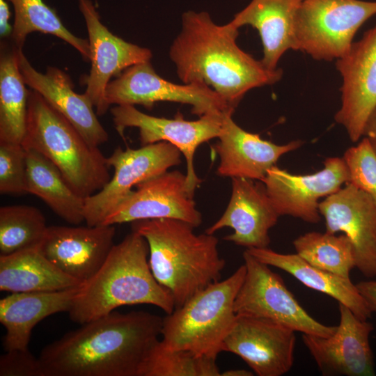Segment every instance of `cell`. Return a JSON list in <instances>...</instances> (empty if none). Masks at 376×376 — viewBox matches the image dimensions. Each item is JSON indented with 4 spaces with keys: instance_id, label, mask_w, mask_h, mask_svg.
Wrapping results in <instances>:
<instances>
[{
    "instance_id": "44dd1931",
    "label": "cell",
    "mask_w": 376,
    "mask_h": 376,
    "mask_svg": "<svg viewBox=\"0 0 376 376\" xmlns=\"http://www.w3.org/2000/svg\"><path fill=\"white\" fill-rule=\"evenodd\" d=\"M232 115L224 114L221 132L214 146L220 159L217 173L221 177L261 180L281 156L303 144L300 140L283 145L264 140L259 134L241 128Z\"/></svg>"
},
{
    "instance_id": "f546056e",
    "label": "cell",
    "mask_w": 376,
    "mask_h": 376,
    "mask_svg": "<svg viewBox=\"0 0 376 376\" xmlns=\"http://www.w3.org/2000/svg\"><path fill=\"white\" fill-rule=\"evenodd\" d=\"M296 253L311 265L350 279L356 267L352 244L345 235L308 232L293 242Z\"/></svg>"
},
{
    "instance_id": "8992f818",
    "label": "cell",
    "mask_w": 376,
    "mask_h": 376,
    "mask_svg": "<svg viewBox=\"0 0 376 376\" xmlns=\"http://www.w3.org/2000/svg\"><path fill=\"white\" fill-rule=\"evenodd\" d=\"M246 274L241 265L228 278L197 292L163 318L162 346L217 358L236 318L234 303Z\"/></svg>"
},
{
    "instance_id": "8fae6325",
    "label": "cell",
    "mask_w": 376,
    "mask_h": 376,
    "mask_svg": "<svg viewBox=\"0 0 376 376\" xmlns=\"http://www.w3.org/2000/svg\"><path fill=\"white\" fill-rule=\"evenodd\" d=\"M111 113L115 128L122 136L126 128L137 127L141 146L166 141L181 152L187 163V190L194 197L196 189L201 182L195 172V152L202 143L219 136L226 113L205 115L196 120H185L178 113L169 119L148 115L130 104L116 105L111 109Z\"/></svg>"
},
{
    "instance_id": "30bf717a",
    "label": "cell",
    "mask_w": 376,
    "mask_h": 376,
    "mask_svg": "<svg viewBox=\"0 0 376 376\" xmlns=\"http://www.w3.org/2000/svg\"><path fill=\"white\" fill-rule=\"evenodd\" d=\"M181 152L173 144L159 141L133 149L117 148L107 158L114 173L104 187L85 198L86 225H101L106 217L139 183L178 165Z\"/></svg>"
},
{
    "instance_id": "d6986e66",
    "label": "cell",
    "mask_w": 376,
    "mask_h": 376,
    "mask_svg": "<svg viewBox=\"0 0 376 376\" xmlns=\"http://www.w3.org/2000/svg\"><path fill=\"white\" fill-rule=\"evenodd\" d=\"M115 235L114 225L51 226L40 248L61 271L84 283L104 263Z\"/></svg>"
},
{
    "instance_id": "7a4b0ae2",
    "label": "cell",
    "mask_w": 376,
    "mask_h": 376,
    "mask_svg": "<svg viewBox=\"0 0 376 376\" xmlns=\"http://www.w3.org/2000/svg\"><path fill=\"white\" fill-rule=\"evenodd\" d=\"M238 29L218 25L207 12L189 10L182 15V29L169 56L184 84L201 82L235 109L250 90L278 82L281 68L269 70L236 43Z\"/></svg>"
},
{
    "instance_id": "cb8c5ba5",
    "label": "cell",
    "mask_w": 376,
    "mask_h": 376,
    "mask_svg": "<svg viewBox=\"0 0 376 376\" xmlns=\"http://www.w3.org/2000/svg\"><path fill=\"white\" fill-rule=\"evenodd\" d=\"M303 1L251 0L228 23L237 29L245 25L256 29L263 45L260 61L268 69L276 70L288 50H297L295 23Z\"/></svg>"
},
{
    "instance_id": "7c38bea8",
    "label": "cell",
    "mask_w": 376,
    "mask_h": 376,
    "mask_svg": "<svg viewBox=\"0 0 376 376\" xmlns=\"http://www.w3.org/2000/svg\"><path fill=\"white\" fill-rule=\"evenodd\" d=\"M324 168L314 173L296 175L278 167L268 170L260 181L265 186L279 216L289 215L310 224L321 219L319 200L339 190L350 180L343 157H329Z\"/></svg>"
},
{
    "instance_id": "5b68a950",
    "label": "cell",
    "mask_w": 376,
    "mask_h": 376,
    "mask_svg": "<svg viewBox=\"0 0 376 376\" xmlns=\"http://www.w3.org/2000/svg\"><path fill=\"white\" fill-rule=\"evenodd\" d=\"M26 149L39 152L60 171L78 195L87 198L109 181V166L99 147L91 146L75 127L38 92L29 91Z\"/></svg>"
},
{
    "instance_id": "4316f807",
    "label": "cell",
    "mask_w": 376,
    "mask_h": 376,
    "mask_svg": "<svg viewBox=\"0 0 376 376\" xmlns=\"http://www.w3.org/2000/svg\"><path fill=\"white\" fill-rule=\"evenodd\" d=\"M26 152V193L41 198L69 224L79 225L84 221L85 198L74 191L58 169L45 156L31 149Z\"/></svg>"
},
{
    "instance_id": "f1b7e54d",
    "label": "cell",
    "mask_w": 376,
    "mask_h": 376,
    "mask_svg": "<svg viewBox=\"0 0 376 376\" xmlns=\"http://www.w3.org/2000/svg\"><path fill=\"white\" fill-rule=\"evenodd\" d=\"M15 11L11 38L13 45L22 49L26 36L39 31L54 35L70 44L86 59H91L88 40L73 35L62 23L56 12L42 0H8Z\"/></svg>"
},
{
    "instance_id": "4fadbf2b",
    "label": "cell",
    "mask_w": 376,
    "mask_h": 376,
    "mask_svg": "<svg viewBox=\"0 0 376 376\" xmlns=\"http://www.w3.org/2000/svg\"><path fill=\"white\" fill-rule=\"evenodd\" d=\"M336 66L343 84L341 106L334 118L350 139L357 142L376 107V24L353 42L348 52L336 60Z\"/></svg>"
},
{
    "instance_id": "9c48e42d",
    "label": "cell",
    "mask_w": 376,
    "mask_h": 376,
    "mask_svg": "<svg viewBox=\"0 0 376 376\" xmlns=\"http://www.w3.org/2000/svg\"><path fill=\"white\" fill-rule=\"evenodd\" d=\"M105 99L109 107L139 104L150 109L157 102L186 104L199 117L235 111L205 84L172 83L157 75L150 61L128 68L110 81L106 88Z\"/></svg>"
},
{
    "instance_id": "e575fe53",
    "label": "cell",
    "mask_w": 376,
    "mask_h": 376,
    "mask_svg": "<svg viewBox=\"0 0 376 376\" xmlns=\"http://www.w3.org/2000/svg\"><path fill=\"white\" fill-rule=\"evenodd\" d=\"M0 376H43L39 358L29 350H12L0 357Z\"/></svg>"
},
{
    "instance_id": "52a82bcc",
    "label": "cell",
    "mask_w": 376,
    "mask_h": 376,
    "mask_svg": "<svg viewBox=\"0 0 376 376\" xmlns=\"http://www.w3.org/2000/svg\"><path fill=\"white\" fill-rule=\"evenodd\" d=\"M376 15V1L304 0L295 23L297 50L318 61L343 56L359 29Z\"/></svg>"
},
{
    "instance_id": "e0dca14e",
    "label": "cell",
    "mask_w": 376,
    "mask_h": 376,
    "mask_svg": "<svg viewBox=\"0 0 376 376\" xmlns=\"http://www.w3.org/2000/svg\"><path fill=\"white\" fill-rule=\"evenodd\" d=\"M78 3L86 22L91 48V68L85 79L84 93L95 108L97 115L101 116L109 108L105 92L111 78L132 65L150 61L152 52L111 33L101 22L91 0H78Z\"/></svg>"
},
{
    "instance_id": "603a6c76",
    "label": "cell",
    "mask_w": 376,
    "mask_h": 376,
    "mask_svg": "<svg viewBox=\"0 0 376 376\" xmlns=\"http://www.w3.org/2000/svg\"><path fill=\"white\" fill-rule=\"evenodd\" d=\"M79 286L56 291L12 292L1 299L0 322L6 329L4 350L28 349L33 327L51 315L68 313Z\"/></svg>"
},
{
    "instance_id": "ac0fdd59",
    "label": "cell",
    "mask_w": 376,
    "mask_h": 376,
    "mask_svg": "<svg viewBox=\"0 0 376 376\" xmlns=\"http://www.w3.org/2000/svg\"><path fill=\"white\" fill-rule=\"evenodd\" d=\"M345 187L319 203L326 232L343 233L350 240L356 268L368 279L376 278V201L366 192Z\"/></svg>"
},
{
    "instance_id": "9a60e30c",
    "label": "cell",
    "mask_w": 376,
    "mask_h": 376,
    "mask_svg": "<svg viewBox=\"0 0 376 376\" xmlns=\"http://www.w3.org/2000/svg\"><path fill=\"white\" fill-rule=\"evenodd\" d=\"M295 331L272 321L237 315L223 352L240 357L258 376H281L294 363Z\"/></svg>"
},
{
    "instance_id": "277c9868",
    "label": "cell",
    "mask_w": 376,
    "mask_h": 376,
    "mask_svg": "<svg viewBox=\"0 0 376 376\" xmlns=\"http://www.w3.org/2000/svg\"><path fill=\"white\" fill-rule=\"evenodd\" d=\"M194 228L175 219L132 222V230L147 241L152 273L171 294L175 308L219 281L226 265L219 254L218 239L206 233L196 235Z\"/></svg>"
},
{
    "instance_id": "3957f363",
    "label": "cell",
    "mask_w": 376,
    "mask_h": 376,
    "mask_svg": "<svg viewBox=\"0 0 376 376\" xmlns=\"http://www.w3.org/2000/svg\"><path fill=\"white\" fill-rule=\"evenodd\" d=\"M146 239L132 231L111 248L99 270L82 283L68 311L83 324L127 305L151 304L166 314L175 309L170 292L153 276Z\"/></svg>"
},
{
    "instance_id": "8d00e7d4",
    "label": "cell",
    "mask_w": 376,
    "mask_h": 376,
    "mask_svg": "<svg viewBox=\"0 0 376 376\" xmlns=\"http://www.w3.org/2000/svg\"><path fill=\"white\" fill-rule=\"evenodd\" d=\"M10 11L6 0H0V35L1 37L11 36L13 28L9 24Z\"/></svg>"
},
{
    "instance_id": "74e56055",
    "label": "cell",
    "mask_w": 376,
    "mask_h": 376,
    "mask_svg": "<svg viewBox=\"0 0 376 376\" xmlns=\"http://www.w3.org/2000/svg\"><path fill=\"white\" fill-rule=\"evenodd\" d=\"M368 139L376 152V107L370 115L363 131V136Z\"/></svg>"
},
{
    "instance_id": "5bb4252c",
    "label": "cell",
    "mask_w": 376,
    "mask_h": 376,
    "mask_svg": "<svg viewBox=\"0 0 376 376\" xmlns=\"http://www.w3.org/2000/svg\"><path fill=\"white\" fill-rule=\"evenodd\" d=\"M339 324L327 336L302 334L303 342L322 375L327 376H373L375 366L370 336L372 322L357 317L338 303Z\"/></svg>"
},
{
    "instance_id": "1f68e13d",
    "label": "cell",
    "mask_w": 376,
    "mask_h": 376,
    "mask_svg": "<svg viewBox=\"0 0 376 376\" xmlns=\"http://www.w3.org/2000/svg\"><path fill=\"white\" fill-rule=\"evenodd\" d=\"M216 359L185 350H169L159 340L143 361L139 376H221Z\"/></svg>"
},
{
    "instance_id": "2e32d148",
    "label": "cell",
    "mask_w": 376,
    "mask_h": 376,
    "mask_svg": "<svg viewBox=\"0 0 376 376\" xmlns=\"http://www.w3.org/2000/svg\"><path fill=\"white\" fill-rule=\"evenodd\" d=\"M106 217L101 225H114L139 220L175 219L195 228L202 222L194 197L187 192L186 175L166 171L136 187Z\"/></svg>"
},
{
    "instance_id": "484cf974",
    "label": "cell",
    "mask_w": 376,
    "mask_h": 376,
    "mask_svg": "<svg viewBox=\"0 0 376 376\" xmlns=\"http://www.w3.org/2000/svg\"><path fill=\"white\" fill-rule=\"evenodd\" d=\"M81 283L52 263L40 246L0 256L1 291H56L78 287Z\"/></svg>"
},
{
    "instance_id": "ba28073f",
    "label": "cell",
    "mask_w": 376,
    "mask_h": 376,
    "mask_svg": "<svg viewBox=\"0 0 376 376\" xmlns=\"http://www.w3.org/2000/svg\"><path fill=\"white\" fill-rule=\"evenodd\" d=\"M246 274L236 296V315H246L272 321L302 334L327 337L336 326H327L315 320L287 288L280 275L269 266L243 253Z\"/></svg>"
},
{
    "instance_id": "ffe728a7",
    "label": "cell",
    "mask_w": 376,
    "mask_h": 376,
    "mask_svg": "<svg viewBox=\"0 0 376 376\" xmlns=\"http://www.w3.org/2000/svg\"><path fill=\"white\" fill-rule=\"evenodd\" d=\"M228 205L222 216L205 233L213 235L228 227L234 232L224 240L247 249L267 248L269 230L280 217L274 207L263 182L233 178Z\"/></svg>"
},
{
    "instance_id": "d590c367",
    "label": "cell",
    "mask_w": 376,
    "mask_h": 376,
    "mask_svg": "<svg viewBox=\"0 0 376 376\" xmlns=\"http://www.w3.org/2000/svg\"><path fill=\"white\" fill-rule=\"evenodd\" d=\"M356 285L372 313L376 314V278L360 281Z\"/></svg>"
},
{
    "instance_id": "d6a6232c",
    "label": "cell",
    "mask_w": 376,
    "mask_h": 376,
    "mask_svg": "<svg viewBox=\"0 0 376 376\" xmlns=\"http://www.w3.org/2000/svg\"><path fill=\"white\" fill-rule=\"evenodd\" d=\"M343 159L349 172L348 183L366 192L376 201V152L368 139L362 137L356 146L349 148Z\"/></svg>"
},
{
    "instance_id": "4dcf8cb0",
    "label": "cell",
    "mask_w": 376,
    "mask_h": 376,
    "mask_svg": "<svg viewBox=\"0 0 376 376\" xmlns=\"http://www.w3.org/2000/svg\"><path fill=\"white\" fill-rule=\"evenodd\" d=\"M47 228L44 214L34 206H1L0 256L9 255L40 246Z\"/></svg>"
},
{
    "instance_id": "83f0119b",
    "label": "cell",
    "mask_w": 376,
    "mask_h": 376,
    "mask_svg": "<svg viewBox=\"0 0 376 376\" xmlns=\"http://www.w3.org/2000/svg\"><path fill=\"white\" fill-rule=\"evenodd\" d=\"M19 49L1 46L0 57V142L22 144L29 91L19 66Z\"/></svg>"
},
{
    "instance_id": "d4e9b609",
    "label": "cell",
    "mask_w": 376,
    "mask_h": 376,
    "mask_svg": "<svg viewBox=\"0 0 376 376\" xmlns=\"http://www.w3.org/2000/svg\"><path fill=\"white\" fill-rule=\"evenodd\" d=\"M256 258L269 265L286 272L306 287L324 293L350 308L361 320L372 315L357 285L350 279L314 267L297 253L285 254L270 249H247Z\"/></svg>"
},
{
    "instance_id": "7402d4cb",
    "label": "cell",
    "mask_w": 376,
    "mask_h": 376,
    "mask_svg": "<svg viewBox=\"0 0 376 376\" xmlns=\"http://www.w3.org/2000/svg\"><path fill=\"white\" fill-rule=\"evenodd\" d=\"M19 66L25 84L38 92L65 117L92 146L99 147L109 134L97 118L88 96L73 90L70 77L61 70L48 67L45 73L37 71L19 49Z\"/></svg>"
},
{
    "instance_id": "f35d334b",
    "label": "cell",
    "mask_w": 376,
    "mask_h": 376,
    "mask_svg": "<svg viewBox=\"0 0 376 376\" xmlns=\"http://www.w3.org/2000/svg\"><path fill=\"white\" fill-rule=\"evenodd\" d=\"M253 372L249 371L244 369H233L228 370L221 373V376H253Z\"/></svg>"
},
{
    "instance_id": "836d02e7",
    "label": "cell",
    "mask_w": 376,
    "mask_h": 376,
    "mask_svg": "<svg viewBox=\"0 0 376 376\" xmlns=\"http://www.w3.org/2000/svg\"><path fill=\"white\" fill-rule=\"evenodd\" d=\"M26 152L22 144L0 142V193H26Z\"/></svg>"
},
{
    "instance_id": "6da1fadb",
    "label": "cell",
    "mask_w": 376,
    "mask_h": 376,
    "mask_svg": "<svg viewBox=\"0 0 376 376\" xmlns=\"http://www.w3.org/2000/svg\"><path fill=\"white\" fill-rule=\"evenodd\" d=\"M162 321L146 311H113L83 324L41 350L42 375L139 376Z\"/></svg>"
}]
</instances>
